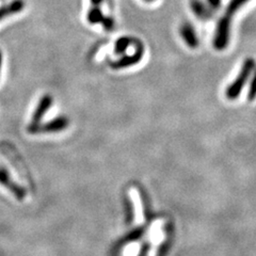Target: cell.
I'll list each match as a JSON object with an SVG mask.
<instances>
[{
    "label": "cell",
    "instance_id": "cell-1",
    "mask_svg": "<svg viewBox=\"0 0 256 256\" xmlns=\"http://www.w3.org/2000/svg\"><path fill=\"white\" fill-rule=\"evenodd\" d=\"M254 68H255V62L252 58H249L244 61L242 70H240L237 78L228 86V88L226 89V94L228 100H236L240 95L246 82V80L251 76Z\"/></svg>",
    "mask_w": 256,
    "mask_h": 256
},
{
    "label": "cell",
    "instance_id": "cell-2",
    "mask_svg": "<svg viewBox=\"0 0 256 256\" xmlns=\"http://www.w3.org/2000/svg\"><path fill=\"white\" fill-rule=\"evenodd\" d=\"M232 16L226 14L219 20L216 28V34L214 38V46L218 50H222L226 48L230 41V31Z\"/></svg>",
    "mask_w": 256,
    "mask_h": 256
},
{
    "label": "cell",
    "instance_id": "cell-3",
    "mask_svg": "<svg viewBox=\"0 0 256 256\" xmlns=\"http://www.w3.org/2000/svg\"><path fill=\"white\" fill-rule=\"evenodd\" d=\"M70 122L66 118L61 116L52 120L46 124H38V125H29L28 132L30 134H46V132H58L64 130L68 126Z\"/></svg>",
    "mask_w": 256,
    "mask_h": 256
},
{
    "label": "cell",
    "instance_id": "cell-4",
    "mask_svg": "<svg viewBox=\"0 0 256 256\" xmlns=\"http://www.w3.org/2000/svg\"><path fill=\"white\" fill-rule=\"evenodd\" d=\"M0 184L4 185L6 189H9L12 194L15 196V198L22 201V200L25 198L26 196V190L24 189L22 186L18 185V184H15L11 176L9 175L4 169H0Z\"/></svg>",
    "mask_w": 256,
    "mask_h": 256
},
{
    "label": "cell",
    "instance_id": "cell-5",
    "mask_svg": "<svg viewBox=\"0 0 256 256\" xmlns=\"http://www.w3.org/2000/svg\"><path fill=\"white\" fill-rule=\"evenodd\" d=\"M143 56V46L139 42L137 44V50L134 52V54L132 56H125V57L121 58L118 61H114L111 63V66L114 70H120V68H124L127 66H132L134 64H137L140 62Z\"/></svg>",
    "mask_w": 256,
    "mask_h": 256
},
{
    "label": "cell",
    "instance_id": "cell-6",
    "mask_svg": "<svg viewBox=\"0 0 256 256\" xmlns=\"http://www.w3.org/2000/svg\"><path fill=\"white\" fill-rule=\"evenodd\" d=\"M52 104V98L50 95H45L40 100L38 105L34 111V116H32V121L30 125H38L40 124V121H41L44 114H46V111L50 109Z\"/></svg>",
    "mask_w": 256,
    "mask_h": 256
},
{
    "label": "cell",
    "instance_id": "cell-7",
    "mask_svg": "<svg viewBox=\"0 0 256 256\" xmlns=\"http://www.w3.org/2000/svg\"><path fill=\"white\" fill-rule=\"evenodd\" d=\"M180 36L189 47H191V48L198 47V38L196 34V30L194 29V27H192L191 24H189V22L182 24L180 27Z\"/></svg>",
    "mask_w": 256,
    "mask_h": 256
},
{
    "label": "cell",
    "instance_id": "cell-8",
    "mask_svg": "<svg viewBox=\"0 0 256 256\" xmlns=\"http://www.w3.org/2000/svg\"><path fill=\"white\" fill-rule=\"evenodd\" d=\"M190 6L192 11L200 20H207L212 16L214 10L210 9V6H207L202 0H191Z\"/></svg>",
    "mask_w": 256,
    "mask_h": 256
},
{
    "label": "cell",
    "instance_id": "cell-9",
    "mask_svg": "<svg viewBox=\"0 0 256 256\" xmlns=\"http://www.w3.org/2000/svg\"><path fill=\"white\" fill-rule=\"evenodd\" d=\"M24 2L22 0H14V2L10 4L4 6L0 8V20H2L6 16L13 15L15 13H18L22 10Z\"/></svg>",
    "mask_w": 256,
    "mask_h": 256
},
{
    "label": "cell",
    "instance_id": "cell-10",
    "mask_svg": "<svg viewBox=\"0 0 256 256\" xmlns=\"http://www.w3.org/2000/svg\"><path fill=\"white\" fill-rule=\"evenodd\" d=\"M134 42V40L130 38L124 36V38H118L116 43V54L124 52L127 50V47H130Z\"/></svg>",
    "mask_w": 256,
    "mask_h": 256
},
{
    "label": "cell",
    "instance_id": "cell-11",
    "mask_svg": "<svg viewBox=\"0 0 256 256\" xmlns=\"http://www.w3.org/2000/svg\"><path fill=\"white\" fill-rule=\"evenodd\" d=\"M249 0H230L226 8V13L228 15L232 16L234 13H236L240 8H242L244 4H246Z\"/></svg>",
    "mask_w": 256,
    "mask_h": 256
},
{
    "label": "cell",
    "instance_id": "cell-12",
    "mask_svg": "<svg viewBox=\"0 0 256 256\" xmlns=\"http://www.w3.org/2000/svg\"><path fill=\"white\" fill-rule=\"evenodd\" d=\"M104 15L102 13V11L100 10V8H93L91 9V11L88 14V20H89L90 22L92 24H98V22H102L104 20Z\"/></svg>",
    "mask_w": 256,
    "mask_h": 256
},
{
    "label": "cell",
    "instance_id": "cell-13",
    "mask_svg": "<svg viewBox=\"0 0 256 256\" xmlns=\"http://www.w3.org/2000/svg\"><path fill=\"white\" fill-rule=\"evenodd\" d=\"M142 235H143V228H136L132 232V233H130L124 238V242H136V240H138Z\"/></svg>",
    "mask_w": 256,
    "mask_h": 256
},
{
    "label": "cell",
    "instance_id": "cell-14",
    "mask_svg": "<svg viewBox=\"0 0 256 256\" xmlns=\"http://www.w3.org/2000/svg\"><path fill=\"white\" fill-rule=\"evenodd\" d=\"M248 98H249V100H254L256 98V72L251 82L249 93H248Z\"/></svg>",
    "mask_w": 256,
    "mask_h": 256
},
{
    "label": "cell",
    "instance_id": "cell-15",
    "mask_svg": "<svg viewBox=\"0 0 256 256\" xmlns=\"http://www.w3.org/2000/svg\"><path fill=\"white\" fill-rule=\"evenodd\" d=\"M207 2L212 10H219V8L221 6V0H207Z\"/></svg>",
    "mask_w": 256,
    "mask_h": 256
},
{
    "label": "cell",
    "instance_id": "cell-16",
    "mask_svg": "<svg viewBox=\"0 0 256 256\" xmlns=\"http://www.w3.org/2000/svg\"><path fill=\"white\" fill-rule=\"evenodd\" d=\"M102 24H104V27H105L107 30H111L114 28V20H112V18H104Z\"/></svg>",
    "mask_w": 256,
    "mask_h": 256
},
{
    "label": "cell",
    "instance_id": "cell-17",
    "mask_svg": "<svg viewBox=\"0 0 256 256\" xmlns=\"http://www.w3.org/2000/svg\"><path fill=\"white\" fill-rule=\"evenodd\" d=\"M91 2H92V4H93L98 6V4L102 2V0H91Z\"/></svg>",
    "mask_w": 256,
    "mask_h": 256
},
{
    "label": "cell",
    "instance_id": "cell-18",
    "mask_svg": "<svg viewBox=\"0 0 256 256\" xmlns=\"http://www.w3.org/2000/svg\"><path fill=\"white\" fill-rule=\"evenodd\" d=\"M0 68H2V52H0Z\"/></svg>",
    "mask_w": 256,
    "mask_h": 256
},
{
    "label": "cell",
    "instance_id": "cell-19",
    "mask_svg": "<svg viewBox=\"0 0 256 256\" xmlns=\"http://www.w3.org/2000/svg\"><path fill=\"white\" fill-rule=\"evenodd\" d=\"M146 2H154V0H146Z\"/></svg>",
    "mask_w": 256,
    "mask_h": 256
}]
</instances>
